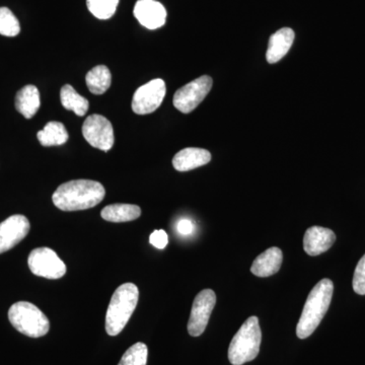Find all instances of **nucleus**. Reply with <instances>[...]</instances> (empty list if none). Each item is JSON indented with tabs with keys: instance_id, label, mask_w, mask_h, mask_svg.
<instances>
[{
	"instance_id": "6e6552de",
	"label": "nucleus",
	"mask_w": 365,
	"mask_h": 365,
	"mask_svg": "<svg viewBox=\"0 0 365 365\" xmlns=\"http://www.w3.org/2000/svg\"><path fill=\"white\" fill-rule=\"evenodd\" d=\"M167 93L162 78H155L137 88L132 98V110L137 115H148L157 111Z\"/></svg>"
},
{
	"instance_id": "6ab92c4d",
	"label": "nucleus",
	"mask_w": 365,
	"mask_h": 365,
	"mask_svg": "<svg viewBox=\"0 0 365 365\" xmlns=\"http://www.w3.org/2000/svg\"><path fill=\"white\" fill-rule=\"evenodd\" d=\"M38 140L43 146H57L66 143L69 135L61 122L51 121L46 124L43 130L38 132Z\"/></svg>"
},
{
	"instance_id": "7ed1b4c3",
	"label": "nucleus",
	"mask_w": 365,
	"mask_h": 365,
	"mask_svg": "<svg viewBox=\"0 0 365 365\" xmlns=\"http://www.w3.org/2000/svg\"><path fill=\"white\" fill-rule=\"evenodd\" d=\"M139 290L133 283H124L117 288L106 314L108 335L117 336L123 331L138 304Z\"/></svg>"
},
{
	"instance_id": "a878e982",
	"label": "nucleus",
	"mask_w": 365,
	"mask_h": 365,
	"mask_svg": "<svg viewBox=\"0 0 365 365\" xmlns=\"http://www.w3.org/2000/svg\"><path fill=\"white\" fill-rule=\"evenodd\" d=\"M150 242L155 248L163 250L168 246L169 237H168L167 232H165V230H155V232H153V234L150 235Z\"/></svg>"
},
{
	"instance_id": "f3484780",
	"label": "nucleus",
	"mask_w": 365,
	"mask_h": 365,
	"mask_svg": "<svg viewBox=\"0 0 365 365\" xmlns=\"http://www.w3.org/2000/svg\"><path fill=\"white\" fill-rule=\"evenodd\" d=\"M40 93L35 86H24L16 93V110L26 119H31V118L35 116L36 113L40 109Z\"/></svg>"
},
{
	"instance_id": "39448f33",
	"label": "nucleus",
	"mask_w": 365,
	"mask_h": 365,
	"mask_svg": "<svg viewBox=\"0 0 365 365\" xmlns=\"http://www.w3.org/2000/svg\"><path fill=\"white\" fill-rule=\"evenodd\" d=\"M9 319L14 328L28 337H43L50 330L49 319L31 302H19L13 304L9 311Z\"/></svg>"
},
{
	"instance_id": "9d476101",
	"label": "nucleus",
	"mask_w": 365,
	"mask_h": 365,
	"mask_svg": "<svg viewBox=\"0 0 365 365\" xmlns=\"http://www.w3.org/2000/svg\"><path fill=\"white\" fill-rule=\"evenodd\" d=\"M216 304V295L211 289L199 292L194 299L188 322V332L193 337L202 335L208 325L211 313Z\"/></svg>"
},
{
	"instance_id": "1a4fd4ad",
	"label": "nucleus",
	"mask_w": 365,
	"mask_h": 365,
	"mask_svg": "<svg viewBox=\"0 0 365 365\" xmlns=\"http://www.w3.org/2000/svg\"><path fill=\"white\" fill-rule=\"evenodd\" d=\"M83 135L98 150L109 151L114 145V129L111 122L102 115L93 114L86 118L83 125Z\"/></svg>"
},
{
	"instance_id": "20e7f679",
	"label": "nucleus",
	"mask_w": 365,
	"mask_h": 365,
	"mask_svg": "<svg viewBox=\"0 0 365 365\" xmlns=\"http://www.w3.org/2000/svg\"><path fill=\"white\" fill-rule=\"evenodd\" d=\"M262 332L259 319L250 317L235 334L228 348V359L232 365L252 361L260 351Z\"/></svg>"
},
{
	"instance_id": "f257e3e1",
	"label": "nucleus",
	"mask_w": 365,
	"mask_h": 365,
	"mask_svg": "<svg viewBox=\"0 0 365 365\" xmlns=\"http://www.w3.org/2000/svg\"><path fill=\"white\" fill-rule=\"evenodd\" d=\"M101 182L91 180H73L60 185L52 196L53 203L62 211L86 210L95 207L105 198Z\"/></svg>"
},
{
	"instance_id": "2eb2a0df",
	"label": "nucleus",
	"mask_w": 365,
	"mask_h": 365,
	"mask_svg": "<svg viewBox=\"0 0 365 365\" xmlns=\"http://www.w3.org/2000/svg\"><path fill=\"white\" fill-rule=\"evenodd\" d=\"M211 160V153L203 148H187L173 158V165L179 172H188L207 165Z\"/></svg>"
},
{
	"instance_id": "f03ea898",
	"label": "nucleus",
	"mask_w": 365,
	"mask_h": 365,
	"mask_svg": "<svg viewBox=\"0 0 365 365\" xmlns=\"http://www.w3.org/2000/svg\"><path fill=\"white\" fill-rule=\"evenodd\" d=\"M333 292L332 281L323 279L317 283L309 292L297 327V335L299 339L309 337L318 328L330 307Z\"/></svg>"
},
{
	"instance_id": "4468645a",
	"label": "nucleus",
	"mask_w": 365,
	"mask_h": 365,
	"mask_svg": "<svg viewBox=\"0 0 365 365\" xmlns=\"http://www.w3.org/2000/svg\"><path fill=\"white\" fill-rule=\"evenodd\" d=\"M294 41V32L290 28L280 29L269 39L266 59L270 64L277 63L289 51Z\"/></svg>"
},
{
	"instance_id": "0eeeda50",
	"label": "nucleus",
	"mask_w": 365,
	"mask_h": 365,
	"mask_svg": "<svg viewBox=\"0 0 365 365\" xmlns=\"http://www.w3.org/2000/svg\"><path fill=\"white\" fill-rule=\"evenodd\" d=\"M32 273L47 279H59L66 273V265L53 250L38 248L31 252L28 259Z\"/></svg>"
},
{
	"instance_id": "423d86ee",
	"label": "nucleus",
	"mask_w": 365,
	"mask_h": 365,
	"mask_svg": "<svg viewBox=\"0 0 365 365\" xmlns=\"http://www.w3.org/2000/svg\"><path fill=\"white\" fill-rule=\"evenodd\" d=\"M213 81L210 76H203L194 79L191 83L179 88L174 96L175 108L184 114H189L196 109L212 88Z\"/></svg>"
},
{
	"instance_id": "ddd939ff",
	"label": "nucleus",
	"mask_w": 365,
	"mask_h": 365,
	"mask_svg": "<svg viewBox=\"0 0 365 365\" xmlns=\"http://www.w3.org/2000/svg\"><path fill=\"white\" fill-rule=\"evenodd\" d=\"M335 241L336 235L333 230L322 227H309L304 234V252L309 256H319L328 251Z\"/></svg>"
},
{
	"instance_id": "a211bd4d",
	"label": "nucleus",
	"mask_w": 365,
	"mask_h": 365,
	"mask_svg": "<svg viewBox=\"0 0 365 365\" xmlns=\"http://www.w3.org/2000/svg\"><path fill=\"white\" fill-rule=\"evenodd\" d=\"M140 215V207L133 204H112L106 206L101 212L103 220L110 222H133Z\"/></svg>"
},
{
	"instance_id": "aec40b11",
	"label": "nucleus",
	"mask_w": 365,
	"mask_h": 365,
	"mask_svg": "<svg viewBox=\"0 0 365 365\" xmlns=\"http://www.w3.org/2000/svg\"><path fill=\"white\" fill-rule=\"evenodd\" d=\"M86 81L91 93H93V95H103L111 86V71L105 66L93 67L86 74Z\"/></svg>"
},
{
	"instance_id": "393cba45",
	"label": "nucleus",
	"mask_w": 365,
	"mask_h": 365,
	"mask_svg": "<svg viewBox=\"0 0 365 365\" xmlns=\"http://www.w3.org/2000/svg\"><path fill=\"white\" fill-rule=\"evenodd\" d=\"M352 285L357 294L365 295V255L360 259L355 269Z\"/></svg>"
},
{
	"instance_id": "4be33fe9",
	"label": "nucleus",
	"mask_w": 365,
	"mask_h": 365,
	"mask_svg": "<svg viewBox=\"0 0 365 365\" xmlns=\"http://www.w3.org/2000/svg\"><path fill=\"white\" fill-rule=\"evenodd\" d=\"M88 11L100 20H109L115 13L119 0H86Z\"/></svg>"
},
{
	"instance_id": "dca6fc26",
	"label": "nucleus",
	"mask_w": 365,
	"mask_h": 365,
	"mask_svg": "<svg viewBox=\"0 0 365 365\" xmlns=\"http://www.w3.org/2000/svg\"><path fill=\"white\" fill-rule=\"evenodd\" d=\"M283 255L279 248L272 247L257 257L251 267V272L258 277H269L280 270Z\"/></svg>"
},
{
	"instance_id": "b1692460",
	"label": "nucleus",
	"mask_w": 365,
	"mask_h": 365,
	"mask_svg": "<svg viewBox=\"0 0 365 365\" xmlns=\"http://www.w3.org/2000/svg\"><path fill=\"white\" fill-rule=\"evenodd\" d=\"M21 32L20 21L7 7H0V35L16 37Z\"/></svg>"
},
{
	"instance_id": "9b49d317",
	"label": "nucleus",
	"mask_w": 365,
	"mask_h": 365,
	"mask_svg": "<svg viewBox=\"0 0 365 365\" xmlns=\"http://www.w3.org/2000/svg\"><path fill=\"white\" fill-rule=\"evenodd\" d=\"M30 228L28 218L20 215L11 216L0 223V254L9 251L23 241Z\"/></svg>"
},
{
	"instance_id": "5701e85b",
	"label": "nucleus",
	"mask_w": 365,
	"mask_h": 365,
	"mask_svg": "<svg viewBox=\"0 0 365 365\" xmlns=\"http://www.w3.org/2000/svg\"><path fill=\"white\" fill-rule=\"evenodd\" d=\"M148 356V346L143 342L135 343L127 349L118 365H146Z\"/></svg>"
},
{
	"instance_id": "bb28decb",
	"label": "nucleus",
	"mask_w": 365,
	"mask_h": 365,
	"mask_svg": "<svg viewBox=\"0 0 365 365\" xmlns=\"http://www.w3.org/2000/svg\"><path fill=\"white\" fill-rule=\"evenodd\" d=\"M177 230L179 232L180 235H190L193 234L194 232V225L191 220H186V218H182V220H180L177 225Z\"/></svg>"
},
{
	"instance_id": "f8f14e48",
	"label": "nucleus",
	"mask_w": 365,
	"mask_h": 365,
	"mask_svg": "<svg viewBox=\"0 0 365 365\" xmlns=\"http://www.w3.org/2000/svg\"><path fill=\"white\" fill-rule=\"evenodd\" d=\"M133 13L136 20L148 30H157L167 20V11L157 0H138Z\"/></svg>"
},
{
	"instance_id": "412c9836",
	"label": "nucleus",
	"mask_w": 365,
	"mask_h": 365,
	"mask_svg": "<svg viewBox=\"0 0 365 365\" xmlns=\"http://www.w3.org/2000/svg\"><path fill=\"white\" fill-rule=\"evenodd\" d=\"M60 100H61L62 106L66 110L76 113V115L79 117L85 116L90 108L88 101L83 96L79 95L78 91L69 85L62 86L61 91H60Z\"/></svg>"
}]
</instances>
